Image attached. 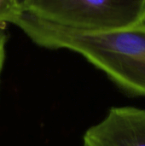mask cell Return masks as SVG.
<instances>
[{"instance_id": "6da1fadb", "label": "cell", "mask_w": 145, "mask_h": 146, "mask_svg": "<svg viewBox=\"0 0 145 146\" xmlns=\"http://www.w3.org/2000/svg\"><path fill=\"white\" fill-rule=\"evenodd\" d=\"M15 25L37 44L78 52L127 94L145 97V22L120 30L87 31L23 12Z\"/></svg>"}, {"instance_id": "7a4b0ae2", "label": "cell", "mask_w": 145, "mask_h": 146, "mask_svg": "<svg viewBox=\"0 0 145 146\" xmlns=\"http://www.w3.org/2000/svg\"><path fill=\"white\" fill-rule=\"evenodd\" d=\"M23 11L62 26L114 31L145 22V0H19Z\"/></svg>"}, {"instance_id": "3957f363", "label": "cell", "mask_w": 145, "mask_h": 146, "mask_svg": "<svg viewBox=\"0 0 145 146\" xmlns=\"http://www.w3.org/2000/svg\"><path fill=\"white\" fill-rule=\"evenodd\" d=\"M84 146H145V110L113 107L83 137Z\"/></svg>"}, {"instance_id": "277c9868", "label": "cell", "mask_w": 145, "mask_h": 146, "mask_svg": "<svg viewBox=\"0 0 145 146\" xmlns=\"http://www.w3.org/2000/svg\"><path fill=\"white\" fill-rule=\"evenodd\" d=\"M23 13L19 0H0V24H15Z\"/></svg>"}, {"instance_id": "5b68a950", "label": "cell", "mask_w": 145, "mask_h": 146, "mask_svg": "<svg viewBox=\"0 0 145 146\" xmlns=\"http://www.w3.org/2000/svg\"><path fill=\"white\" fill-rule=\"evenodd\" d=\"M5 42H6V38L4 34L0 32V73L1 69L3 67V60H4V47H5Z\"/></svg>"}]
</instances>
